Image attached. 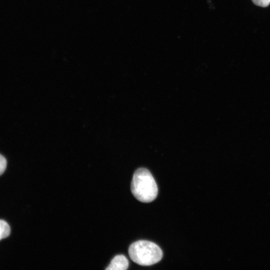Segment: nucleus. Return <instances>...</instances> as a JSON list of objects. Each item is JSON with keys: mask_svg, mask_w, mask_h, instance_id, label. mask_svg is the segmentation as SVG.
I'll return each instance as SVG.
<instances>
[{"mask_svg": "<svg viewBox=\"0 0 270 270\" xmlns=\"http://www.w3.org/2000/svg\"><path fill=\"white\" fill-rule=\"evenodd\" d=\"M130 189L133 196L142 202H150L157 196L158 189L150 172L146 168L137 169L132 177Z\"/></svg>", "mask_w": 270, "mask_h": 270, "instance_id": "obj_1", "label": "nucleus"}, {"mask_svg": "<svg viewBox=\"0 0 270 270\" xmlns=\"http://www.w3.org/2000/svg\"><path fill=\"white\" fill-rule=\"evenodd\" d=\"M131 260L141 266H150L160 262L162 257L161 248L153 242L140 240L132 243L129 247Z\"/></svg>", "mask_w": 270, "mask_h": 270, "instance_id": "obj_2", "label": "nucleus"}, {"mask_svg": "<svg viewBox=\"0 0 270 270\" xmlns=\"http://www.w3.org/2000/svg\"><path fill=\"white\" fill-rule=\"evenodd\" d=\"M128 266V261L126 258L122 255L116 256L112 260L110 264L106 268V270H126Z\"/></svg>", "mask_w": 270, "mask_h": 270, "instance_id": "obj_3", "label": "nucleus"}, {"mask_svg": "<svg viewBox=\"0 0 270 270\" xmlns=\"http://www.w3.org/2000/svg\"><path fill=\"white\" fill-rule=\"evenodd\" d=\"M10 232L9 224L4 220H0V240L8 237Z\"/></svg>", "mask_w": 270, "mask_h": 270, "instance_id": "obj_4", "label": "nucleus"}, {"mask_svg": "<svg viewBox=\"0 0 270 270\" xmlns=\"http://www.w3.org/2000/svg\"><path fill=\"white\" fill-rule=\"evenodd\" d=\"M6 167V160L4 156L0 154V176L4 172Z\"/></svg>", "mask_w": 270, "mask_h": 270, "instance_id": "obj_5", "label": "nucleus"}, {"mask_svg": "<svg viewBox=\"0 0 270 270\" xmlns=\"http://www.w3.org/2000/svg\"><path fill=\"white\" fill-rule=\"evenodd\" d=\"M253 3L262 7H266L270 4V0H252Z\"/></svg>", "mask_w": 270, "mask_h": 270, "instance_id": "obj_6", "label": "nucleus"}]
</instances>
